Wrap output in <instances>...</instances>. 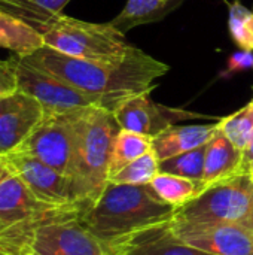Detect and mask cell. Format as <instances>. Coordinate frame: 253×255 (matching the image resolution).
Wrapping results in <instances>:
<instances>
[{
    "mask_svg": "<svg viewBox=\"0 0 253 255\" xmlns=\"http://www.w3.org/2000/svg\"><path fill=\"white\" fill-rule=\"evenodd\" d=\"M149 185L163 202L174 208H179L195 199L206 188L203 182L163 172H158Z\"/></svg>",
    "mask_w": 253,
    "mask_h": 255,
    "instance_id": "cell-20",
    "label": "cell"
},
{
    "mask_svg": "<svg viewBox=\"0 0 253 255\" xmlns=\"http://www.w3.org/2000/svg\"><path fill=\"white\" fill-rule=\"evenodd\" d=\"M149 94L151 93H142L128 97L116 106L112 114L122 130L155 137L166 128L174 126L177 121L200 117L197 114L155 103Z\"/></svg>",
    "mask_w": 253,
    "mask_h": 255,
    "instance_id": "cell-12",
    "label": "cell"
},
{
    "mask_svg": "<svg viewBox=\"0 0 253 255\" xmlns=\"http://www.w3.org/2000/svg\"><path fill=\"white\" fill-rule=\"evenodd\" d=\"M0 163L6 170L16 175L39 200L61 208L78 206L73 202L70 178L45 164L43 161L31 155L9 152L0 155Z\"/></svg>",
    "mask_w": 253,
    "mask_h": 255,
    "instance_id": "cell-10",
    "label": "cell"
},
{
    "mask_svg": "<svg viewBox=\"0 0 253 255\" xmlns=\"http://www.w3.org/2000/svg\"><path fill=\"white\" fill-rule=\"evenodd\" d=\"M1 230H4V226H3V224L0 223V232H1Z\"/></svg>",
    "mask_w": 253,
    "mask_h": 255,
    "instance_id": "cell-31",
    "label": "cell"
},
{
    "mask_svg": "<svg viewBox=\"0 0 253 255\" xmlns=\"http://www.w3.org/2000/svg\"><path fill=\"white\" fill-rule=\"evenodd\" d=\"M45 45L84 60H119L137 49L110 22L97 24L58 15L45 28Z\"/></svg>",
    "mask_w": 253,
    "mask_h": 255,
    "instance_id": "cell-4",
    "label": "cell"
},
{
    "mask_svg": "<svg viewBox=\"0 0 253 255\" xmlns=\"http://www.w3.org/2000/svg\"><path fill=\"white\" fill-rule=\"evenodd\" d=\"M219 130L243 152L253 139V100L240 111L221 118Z\"/></svg>",
    "mask_w": 253,
    "mask_h": 255,
    "instance_id": "cell-21",
    "label": "cell"
},
{
    "mask_svg": "<svg viewBox=\"0 0 253 255\" xmlns=\"http://www.w3.org/2000/svg\"><path fill=\"white\" fill-rule=\"evenodd\" d=\"M242 161L243 152L236 148L221 130H218V133L206 145L204 172L201 179L203 185L207 187L213 182L240 173Z\"/></svg>",
    "mask_w": 253,
    "mask_h": 255,
    "instance_id": "cell-16",
    "label": "cell"
},
{
    "mask_svg": "<svg viewBox=\"0 0 253 255\" xmlns=\"http://www.w3.org/2000/svg\"><path fill=\"white\" fill-rule=\"evenodd\" d=\"M152 151V137L140 133L119 130L115 136L110 163H109V179L122 170L127 164Z\"/></svg>",
    "mask_w": 253,
    "mask_h": 255,
    "instance_id": "cell-19",
    "label": "cell"
},
{
    "mask_svg": "<svg viewBox=\"0 0 253 255\" xmlns=\"http://www.w3.org/2000/svg\"><path fill=\"white\" fill-rule=\"evenodd\" d=\"M19 58L88 94L101 97L110 112L128 97L151 93L158 85L155 81L170 70L167 64L140 48L124 58L101 61L72 57L45 45Z\"/></svg>",
    "mask_w": 253,
    "mask_h": 255,
    "instance_id": "cell-1",
    "label": "cell"
},
{
    "mask_svg": "<svg viewBox=\"0 0 253 255\" xmlns=\"http://www.w3.org/2000/svg\"><path fill=\"white\" fill-rule=\"evenodd\" d=\"M73 158L70 181L73 202L86 211L97 203L109 184V163L116 133L121 130L113 114L103 108L73 112Z\"/></svg>",
    "mask_w": 253,
    "mask_h": 255,
    "instance_id": "cell-3",
    "label": "cell"
},
{
    "mask_svg": "<svg viewBox=\"0 0 253 255\" xmlns=\"http://www.w3.org/2000/svg\"><path fill=\"white\" fill-rule=\"evenodd\" d=\"M180 3L182 0H127L124 9L110 24L119 31L127 33L137 25L160 21Z\"/></svg>",
    "mask_w": 253,
    "mask_h": 255,
    "instance_id": "cell-18",
    "label": "cell"
},
{
    "mask_svg": "<svg viewBox=\"0 0 253 255\" xmlns=\"http://www.w3.org/2000/svg\"><path fill=\"white\" fill-rule=\"evenodd\" d=\"M173 235L183 244L210 255H253V229L237 223L170 221Z\"/></svg>",
    "mask_w": 253,
    "mask_h": 255,
    "instance_id": "cell-9",
    "label": "cell"
},
{
    "mask_svg": "<svg viewBox=\"0 0 253 255\" xmlns=\"http://www.w3.org/2000/svg\"><path fill=\"white\" fill-rule=\"evenodd\" d=\"M158 172H160V160L157 158L154 151H149L145 155L127 164L122 170H119L115 176H112L109 182L124 184V185H149Z\"/></svg>",
    "mask_w": 253,
    "mask_h": 255,
    "instance_id": "cell-24",
    "label": "cell"
},
{
    "mask_svg": "<svg viewBox=\"0 0 253 255\" xmlns=\"http://www.w3.org/2000/svg\"><path fill=\"white\" fill-rule=\"evenodd\" d=\"M45 46L43 34L27 21L0 10V48L25 57Z\"/></svg>",
    "mask_w": 253,
    "mask_h": 255,
    "instance_id": "cell-17",
    "label": "cell"
},
{
    "mask_svg": "<svg viewBox=\"0 0 253 255\" xmlns=\"http://www.w3.org/2000/svg\"><path fill=\"white\" fill-rule=\"evenodd\" d=\"M176 208L163 202L151 185L109 182L94 206L79 215V223L106 248L130 235L171 221Z\"/></svg>",
    "mask_w": 253,
    "mask_h": 255,
    "instance_id": "cell-2",
    "label": "cell"
},
{
    "mask_svg": "<svg viewBox=\"0 0 253 255\" xmlns=\"http://www.w3.org/2000/svg\"><path fill=\"white\" fill-rule=\"evenodd\" d=\"M228 30L231 39L245 52L253 51V9L240 0L228 4Z\"/></svg>",
    "mask_w": 253,
    "mask_h": 255,
    "instance_id": "cell-23",
    "label": "cell"
},
{
    "mask_svg": "<svg viewBox=\"0 0 253 255\" xmlns=\"http://www.w3.org/2000/svg\"><path fill=\"white\" fill-rule=\"evenodd\" d=\"M78 206H52L39 200L33 191L12 172L4 169L0 176V223L4 229L34 220L81 215Z\"/></svg>",
    "mask_w": 253,
    "mask_h": 255,
    "instance_id": "cell-11",
    "label": "cell"
},
{
    "mask_svg": "<svg viewBox=\"0 0 253 255\" xmlns=\"http://www.w3.org/2000/svg\"><path fill=\"white\" fill-rule=\"evenodd\" d=\"M16 63H18V57L9 60H0V97L18 91Z\"/></svg>",
    "mask_w": 253,
    "mask_h": 255,
    "instance_id": "cell-25",
    "label": "cell"
},
{
    "mask_svg": "<svg viewBox=\"0 0 253 255\" xmlns=\"http://www.w3.org/2000/svg\"><path fill=\"white\" fill-rule=\"evenodd\" d=\"M104 250L107 255H210L179 241L170 221L130 235Z\"/></svg>",
    "mask_w": 253,
    "mask_h": 255,
    "instance_id": "cell-14",
    "label": "cell"
},
{
    "mask_svg": "<svg viewBox=\"0 0 253 255\" xmlns=\"http://www.w3.org/2000/svg\"><path fill=\"white\" fill-rule=\"evenodd\" d=\"M253 160V139L252 142L249 143V146L243 151V161H242V172H248L249 164L252 163Z\"/></svg>",
    "mask_w": 253,
    "mask_h": 255,
    "instance_id": "cell-27",
    "label": "cell"
},
{
    "mask_svg": "<svg viewBox=\"0 0 253 255\" xmlns=\"http://www.w3.org/2000/svg\"><path fill=\"white\" fill-rule=\"evenodd\" d=\"M173 220L237 223L253 229V178L240 172L207 185L195 199L176 208Z\"/></svg>",
    "mask_w": 253,
    "mask_h": 255,
    "instance_id": "cell-5",
    "label": "cell"
},
{
    "mask_svg": "<svg viewBox=\"0 0 253 255\" xmlns=\"http://www.w3.org/2000/svg\"><path fill=\"white\" fill-rule=\"evenodd\" d=\"M39 7H42L45 12H48L52 16L61 15V10L70 0H33Z\"/></svg>",
    "mask_w": 253,
    "mask_h": 255,
    "instance_id": "cell-26",
    "label": "cell"
},
{
    "mask_svg": "<svg viewBox=\"0 0 253 255\" xmlns=\"http://www.w3.org/2000/svg\"><path fill=\"white\" fill-rule=\"evenodd\" d=\"M18 90L36 99L45 114H69L84 108H103L109 111L107 103L97 96L88 94L63 79H58L43 70H39L18 57L16 63Z\"/></svg>",
    "mask_w": 253,
    "mask_h": 255,
    "instance_id": "cell-7",
    "label": "cell"
},
{
    "mask_svg": "<svg viewBox=\"0 0 253 255\" xmlns=\"http://www.w3.org/2000/svg\"><path fill=\"white\" fill-rule=\"evenodd\" d=\"M204 157L206 145L160 161V172L201 182L204 172Z\"/></svg>",
    "mask_w": 253,
    "mask_h": 255,
    "instance_id": "cell-22",
    "label": "cell"
},
{
    "mask_svg": "<svg viewBox=\"0 0 253 255\" xmlns=\"http://www.w3.org/2000/svg\"><path fill=\"white\" fill-rule=\"evenodd\" d=\"M78 218H54L33 227L16 224L1 230L0 241H25L37 255H107L101 242Z\"/></svg>",
    "mask_w": 253,
    "mask_h": 255,
    "instance_id": "cell-6",
    "label": "cell"
},
{
    "mask_svg": "<svg viewBox=\"0 0 253 255\" xmlns=\"http://www.w3.org/2000/svg\"><path fill=\"white\" fill-rule=\"evenodd\" d=\"M0 255H4V254H0Z\"/></svg>",
    "mask_w": 253,
    "mask_h": 255,
    "instance_id": "cell-32",
    "label": "cell"
},
{
    "mask_svg": "<svg viewBox=\"0 0 253 255\" xmlns=\"http://www.w3.org/2000/svg\"><path fill=\"white\" fill-rule=\"evenodd\" d=\"M3 173H4V167H3V164L0 163V176H1Z\"/></svg>",
    "mask_w": 253,
    "mask_h": 255,
    "instance_id": "cell-30",
    "label": "cell"
},
{
    "mask_svg": "<svg viewBox=\"0 0 253 255\" xmlns=\"http://www.w3.org/2000/svg\"><path fill=\"white\" fill-rule=\"evenodd\" d=\"M219 121L213 124L171 126L152 137V151L160 161L204 146L218 133Z\"/></svg>",
    "mask_w": 253,
    "mask_h": 255,
    "instance_id": "cell-15",
    "label": "cell"
},
{
    "mask_svg": "<svg viewBox=\"0 0 253 255\" xmlns=\"http://www.w3.org/2000/svg\"><path fill=\"white\" fill-rule=\"evenodd\" d=\"M248 173H249V175L253 178V160H252V163L249 164V167H248Z\"/></svg>",
    "mask_w": 253,
    "mask_h": 255,
    "instance_id": "cell-29",
    "label": "cell"
},
{
    "mask_svg": "<svg viewBox=\"0 0 253 255\" xmlns=\"http://www.w3.org/2000/svg\"><path fill=\"white\" fill-rule=\"evenodd\" d=\"M6 100H7V96L0 97V112L3 111V108H4V105H6Z\"/></svg>",
    "mask_w": 253,
    "mask_h": 255,
    "instance_id": "cell-28",
    "label": "cell"
},
{
    "mask_svg": "<svg viewBox=\"0 0 253 255\" xmlns=\"http://www.w3.org/2000/svg\"><path fill=\"white\" fill-rule=\"evenodd\" d=\"M45 109L31 96L15 91L0 112V155L15 151L43 120Z\"/></svg>",
    "mask_w": 253,
    "mask_h": 255,
    "instance_id": "cell-13",
    "label": "cell"
},
{
    "mask_svg": "<svg viewBox=\"0 0 253 255\" xmlns=\"http://www.w3.org/2000/svg\"><path fill=\"white\" fill-rule=\"evenodd\" d=\"M73 112L45 114L31 134L12 152L31 155L69 176L75 143Z\"/></svg>",
    "mask_w": 253,
    "mask_h": 255,
    "instance_id": "cell-8",
    "label": "cell"
}]
</instances>
